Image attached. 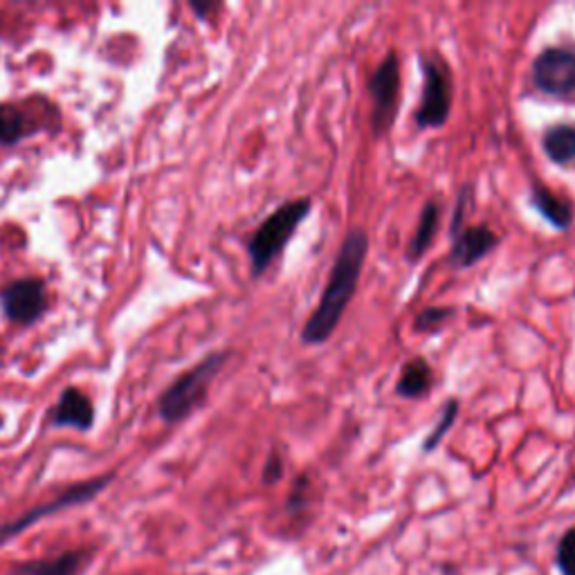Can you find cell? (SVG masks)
Wrapping results in <instances>:
<instances>
[{
    "label": "cell",
    "mask_w": 575,
    "mask_h": 575,
    "mask_svg": "<svg viewBox=\"0 0 575 575\" xmlns=\"http://www.w3.org/2000/svg\"><path fill=\"white\" fill-rule=\"evenodd\" d=\"M369 95L374 101L371 126L376 135H382L391 129V122L399 111V95H401V63L395 52H389L380 65L374 70L369 79Z\"/></svg>",
    "instance_id": "5b68a950"
},
{
    "label": "cell",
    "mask_w": 575,
    "mask_h": 575,
    "mask_svg": "<svg viewBox=\"0 0 575 575\" xmlns=\"http://www.w3.org/2000/svg\"><path fill=\"white\" fill-rule=\"evenodd\" d=\"M423 65V97L416 111V124L420 129H441L452 108V75L443 57L425 54L420 57Z\"/></svg>",
    "instance_id": "277c9868"
},
{
    "label": "cell",
    "mask_w": 575,
    "mask_h": 575,
    "mask_svg": "<svg viewBox=\"0 0 575 575\" xmlns=\"http://www.w3.org/2000/svg\"><path fill=\"white\" fill-rule=\"evenodd\" d=\"M439 219H441V209L435 200H429L423 211H420V221H418V228H416V234L409 243V259H420L429 243L435 241V234L439 230Z\"/></svg>",
    "instance_id": "5bb4252c"
},
{
    "label": "cell",
    "mask_w": 575,
    "mask_h": 575,
    "mask_svg": "<svg viewBox=\"0 0 575 575\" xmlns=\"http://www.w3.org/2000/svg\"><path fill=\"white\" fill-rule=\"evenodd\" d=\"M454 315V310L452 308H437V306H431V308H425L418 317H416V321H414V327H416V331H437V329H441L443 327V323L450 319Z\"/></svg>",
    "instance_id": "ac0fdd59"
},
{
    "label": "cell",
    "mask_w": 575,
    "mask_h": 575,
    "mask_svg": "<svg viewBox=\"0 0 575 575\" xmlns=\"http://www.w3.org/2000/svg\"><path fill=\"white\" fill-rule=\"evenodd\" d=\"M95 423V409L88 401V395L75 387H70L61 393L57 407L52 409V425L57 427H75V429H90Z\"/></svg>",
    "instance_id": "30bf717a"
},
{
    "label": "cell",
    "mask_w": 575,
    "mask_h": 575,
    "mask_svg": "<svg viewBox=\"0 0 575 575\" xmlns=\"http://www.w3.org/2000/svg\"><path fill=\"white\" fill-rule=\"evenodd\" d=\"M367 252L369 236L365 234V230H353L346 234L331 268L327 288L321 293L319 306L313 310L302 331L304 344H323L335 333L348 302L355 295L359 274H363V266L367 261Z\"/></svg>",
    "instance_id": "6da1fadb"
},
{
    "label": "cell",
    "mask_w": 575,
    "mask_h": 575,
    "mask_svg": "<svg viewBox=\"0 0 575 575\" xmlns=\"http://www.w3.org/2000/svg\"><path fill=\"white\" fill-rule=\"evenodd\" d=\"M530 200L535 205V209L545 216V219L558 228V230H566L573 221V207L568 200L560 198L555 192H551L549 187H545L542 183H533V194Z\"/></svg>",
    "instance_id": "7c38bea8"
},
{
    "label": "cell",
    "mask_w": 575,
    "mask_h": 575,
    "mask_svg": "<svg viewBox=\"0 0 575 575\" xmlns=\"http://www.w3.org/2000/svg\"><path fill=\"white\" fill-rule=\"evenodd\" d=\"M431 380H435V374H431L427 359L414 357L403 367L399 384H395V393L409 401L420 399V395H425L431 389Z\"/></svg>",
    "instance_id": "4fadbf2b"
},
{
    "label": "cell",
    "mask_w": 575,
    "mask_h": 575,
    "mask_svg": "<svg viewBox=\"0 0 575 575\" xmlns=\"http://www.w3.org/2000/svg\"><path fill=\"white\" fill-rule=\"evenodd\" d=\"M558 566L564 575H575V528H571L558 547Z\"/></svg>",
    "instance_id": "d6986e66"
},
{
    "label": "cell",
    "mask_w": 575,
    "mask_h": 575,
    "mask_svg": "<svg viewBox=\"0 0 575 575\" xmlns=\"http://www.w3.org/2000/svg\"><path fill=\"white\" fill-rule=\"evenodd\" d=\"M283 475V463H281V456L279 454H272L266 463V470H264V481L266 484H274L279 481Z\"/></svg>",
    "instance_id": "ffe728a7"
},
{
    "label": "cell",
    "mask_w": 575,
    "mask_h": 575,
    "mask_svg": "<svg viewBox=\"0 0 575 575\" xmlns=\"http://www.w3.org/2000/svg\"><path fill=\"white\" fill-rule=\"evenodd\" d=\"M535 86L555 97H564L575 90V54L564 48H549L539 52L533 61Z\"/></svg>",
    "instance_id": "52a82bcc"
},
{
    "label": "cell",
    "mask_w": 575,
    "mask_h": 575,
    "mask_svg": "<svg viewBox=\"0 0 575 575\" xmlns=\"http://www.w3.org/2000/svg\"><path fill=\"white\" fill-rule=\"evenodd\" d=\"M111 481H113V475H103V477H97V479H90V481H82V484L70 486L57 499H52L48 503H41V506L27 511L23 517L5 524L3 528H0V539L14 537V535L23 533L25 528H29L32 524H36L44 517H50V515H54L59 511H65L70 506H79V503H86V501L95 499Z\"/></svg>",
    "instance_id": "8992f818"
},
{
    "label": "cell",
    "mask_w": 575,
    "mask_h": 575,
    "mask_svg": "<svg viewBox=\"0 0 575 575\" xmlns=\"http://www.w3.org/2000/svg\"><path fill=\"white\" fill-rule=\"evenodd\" d=\"M313 203L308 198L291 200L274 209L268 219L259 225L255 236L249 238L247 252L252 261V272L257 277L268 270V266L281 255L283 247L291 243L297 228L304 223L306 216L310 213Z\"/></svg>",
    "instance_id": "7a4b0ae2"
},
{
    "label": "cell",
    "mask_w": 575,
    "mask_h": 575,
    "mask_svg": "<svg viewBox=\"0 0 575 575\" xmlns=\"http://www.w3.org/2000/svg\"><path fill=\"white\" fill-rule=\"evenodd\" d=\"M0 306H3L5 315L16 323H34L48 308L46 297V283L36 277L19 279L3 288L0 293Z\"/></svg>",
    "instance_id": "ba28073f"
},
{
    "label": "cell",
    "mask_w": 575,
    "mask_h": 575,
    "mask_svg": "<svg viewBox=\"0 0 575 575\" xmlns=\"http://www.w3.org/2000/svg\"><path fill=\"white\" fill-rule=\"evenodd\" d=\"M225 359H228V353H211L192 371L180 376L162 393L160 405H158L160 418L167 423H178V420L187 418L203 403L209 382L216 378V374L223 369Z\"/></svg>",
    "instance_id": "3957f363"
},
{
    "label": "cell",
    "mask_w": 575,
    "mask_h": 575,
    "mask_svg": "<svg viewBox=\"0 0 575 575\" xmlns=\"http://www.w3.org/2000/svg\"><path fill=\"white\" fill-rule=\"evenodd\" d=\"M88 551H68L57 558L23 562L14 566V575H77L88 562Z\"/></svg>",
    "instance_id": "8fae6325"
},
{
    "label": "cell",
    "mask_w": 575,
    "mask_h": 575,
    "mask_svg": "<svg viewBox=\"0 0 575 575\" xmlns=\"http://www.w3.org/2000/svg\"><path fill=\"white\" fill-rule=\"evenodd\" d=\"M545 151L558 164L575 160V126L558 124L549 129L545 135Z\"/></svg>",
    "instance_id": "9a60e30c"
},
{
    "label": "cell",
    "mask_w": 575,
    "mask_h": 575,
    "mask_svg": "<svg viewBox=\"0 0 575 575\" xmlns=\"http://www.w3.org/2000/svg\"><path fill=\"white\" fill-rule=\"evenodd\" d=\"M456 414H458V401H448V403H445V409H443V414H441L443 420H441L435 429H431V435H429L427 441H425V452H431V450H435V448L441 443V439L445 437V431L454 425Z\"/></svg>",
    "instance_id": "e0dca14e"
},
{
    "label": "cell",
    "mask_w": 575,
    "mask_h": 575,
    "mask_svg": "<svg viewBox=\"0 0 575 575\" xmlns=\"http://www.w3.org/2000/svg\"><path fill=\"white\" fill-rule=\"evenodd\" d=\"M0 425H3V418H0Z\"/></svg>",
    "instance_id": "44dd1931"
},
{
    "label": "cell",
    "mask_w": 575,
    "mask_h": 575,
    "mask_svg": "<svg viewBox=\"0 0 575 575\" xmlns=\"http://www.w3.org/2000/svg\"><path fill=\"white\" fill-rule=\"evenodd\" d=\"M499 238L488 225H470L463 228L461 232H454V245H452V264L461 270L475 266L484 257L497 247Z\"/></svg>",
    "instance_id": "9c48e42d"
},
{
    "label": "cell",
    "mask_w": 575,
    "mask_h": 575,
    "mask_svg": "<svg viewBox=\"0 0 575 575\" xmlns=\"http://www.w3.org/2000/svg\"><path fill=\"white\" fill-rule=\"evenodd\" d=\"M27 122L25 115L14 106H0V144L3 147H12L19 144L27 135Z\"/></svg>",
    "instance_id": "2e32d148"
}]
</instances>
